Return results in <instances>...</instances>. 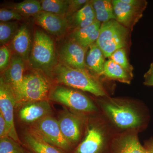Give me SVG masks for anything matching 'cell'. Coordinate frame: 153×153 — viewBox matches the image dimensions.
<instances>
[{"label": "cell", "instance_id": "cell-1", "mask_svg": "<svg viewBox=\"0 0 153 153\" xmlns=\"http://www.w3.org/2000/svg\"><path fill=\"white\" fill-rule=\"evenodd\" d=\"M53 71L58 83L87 91L96 96L102 97L106 94L100 82L86 69L72 68L60 63L56 65Z\"/></svg>", "mask_w": 153, "mask_h": 153}, {"label": "cell", "instance_id": "cell-2", "mask_svg": "<svg viewBox=\"0 0 153 153\" xmlns=\"http://www.w3.org/2000/svg\"><path fill=\"white\" fill-rule=\"evenodd\" d=\"M28 61L32 68L46 72L57 65L54 42L42 30L35 31Z\"/></svg>", "mask_w": 153, "mask_h": 153}, {"label": "cell", "instance_id": "cell-3", "mask_svg": "<svg viewBox=\"0 0 153 153\" xmlns=\"http://www.w3.org/2000/svg\"><path fill=\"white\" fill-rule=\"evenodd\" d=\"M129 31L116 20L102 23L96 43L105 57L109 58L115 51L126 47Z\"/></svg>", "mask_w": 153, "mask_h": 153}, {"label": "cell", "instance_id": "cell-4", "mask_svg": "<svg viewBox=\"0 0 153 153\" xmlns=\"http://www.w3.org/2000/svg\"><path fill=\"white\" fill-rule=\"evenodd\" d=\"M49 91V83L44 76L38 73L27 74L16 96L17 104L45 100Z\"/></svg>", "mask_w": 153, "mask_h": 153}, {"label": "cell", "instance_id": "cell-5", "mask_svg": "<svg viewBox=\"0 0 153 153\" xmlns=\"http://www.w3.org/2000/svg\"><path fill=\"white\" fill-rule=\"evenodd\" d=\"M31 133L50 144L64 151H68L71 144L63 136L58 120L52 116H47L33 123Z\"/></svg>", "mask_w": 153, "mask_h": 153}, {"label": "cell", "instance_id": "cell-6", "mask_svg": "<svg viewBox=\"0 0 153 153\" xmlns=\"http://www.w3.org/2000/svg\"><path fill=\"white\" fill-rule=\"evenodd\" d=\"M49 99L77 111L91 112L96 110L93 102L85 94L62 85L56 86L51 91Z\"/></svg>", "mask_w": 153, "mask_h": 153}, {"label": "cell", "instance_id": "cell-7", "mask_svg": "<svg viewBox=\"0 0 153 153\" xmlns=\"http://www.w3.org/2000/svg\"><path fill=\"white\" fill-rule=\"evenodd\" d=\"M116 20L131 31L143 16L147 2L141 0H113Z\"/></svg>", "mask_w": 153, "mask_h": 153}, {"label": "cell", "instance_id": "cell-8", "mask_svg": "<svg viewBox=\"0 0 153 153\" xmlns=\"http://www.w3.org/2000/svg\"><path fill=\"white\" fill-rule=\"evenodd\" d=\"M102 107L115 124L120 128H134L141 124L139 115L127 105L111 99L105 102Z\"/></svg>", "mask_w": 153, "mask_h": 153}, {"label": "cell", "instance_id": "cell-9", "mask_svg": "<svg viewBox=\"0 0 153 153\" xmlns=\"http://www.w3.org/2000/svg\"><path fill=\"white\" fill-rule=\"evenodd\" d=\"M17 100L11 85L1 76L0 79V113L8 127L9 137L19 142L14 120V108Z\"/></svg>", "mask_w": 153, "mask_h": 153}, {"label": "cell", "instance_id": "cell-10", "mask_svg": "<svg viewBox=\"0 0 153 153\" xmlns=\"http://www.w3.org/2000/svg\"><path fill=\"white\" fill-rule=\"evenodd\" d=\"M86 49L72 39L65 41L58 52L61 63L72 68L85 69Z\"/></svg>", "mask_w": 153, "mask_h": 153}, {"label": "cell", "instance_id": "cell-11", "mask_svg": "<svg viewBox=\"0 0 153 153\" xmlns=\"http://www.w3.org/2000/svg\"><path fill=\"white\" fill-rule=\"evenodd\" d=\"M35 22L48 33L57 36L63 35L69 26L64 16L42 11L34 16Z\"/></svg>", "mask_w": 153, "mask_h": 153}, {"label": "cell", "instance_id": "cell-12", "mask_svg": "<svg viewBox=\"0 0 153 153\" xmlns=\"http://www.w3.org/2000/svg\"><path fill=\"white\" fill-rule=\"evenodd\" d=\"M52 112L49 102L47 100L25 103L19 111L21 120L25 123H34Z\"/></svg>", "mask_w": 153, "mask_h": 153}, {"label": "cell", "instance_id": "cell-13", "mask_svg": "<svg viewBox=\"0 0 153 153\" xmlns=\"http://www.w3.org/2000/svg\"><path fill=\"white\" fill-rule=\"evenodd\" d=\"M57 120L64 137L71 144L77 143L81 135V124L78 118L65 110L60 114Z\"/></svg>", "mask_w": 153, "mask_h": 153}, {"label": "cell", "instance_id": "cell-14", "mask_svg": "<svg viewBox=\"0 0 153 153\" xmlns=\"http://www.w3.org/2000/svg\"><path fill=\"white\" fill-rule=\"evenodd\" d=\"M24 70V60L16 54L11 57L9 66L2 76L5 81L11 85L15 96L19 92L22 85L25 76Z\"/></svg>", "mask_w": 153, "mask_h": 153}, {"label": "cell", "instance_id": "cell-15", "mask_svg": "<svg viewBox=\"0 0 153 153\" xmlns=\"http://www.w3.org/2000/svg\"><path fill=\"white\" fill-rule=\"evenodd\" d=\"M104 143V135L101 129L92 126L88 128L85 138L74 153H101Z\"/></svg>", "mask_w": 153, "mask_h": 153}, {"label": "cell", "instance_id": "cell-16", "mask_svg": "<svg viewBox=\"0 0 153 153\" xmlns=\"http://www.w3.org/2000/svg\"><path fill=\"white\" fill-rule=\"evenodd\" d=\"M12 47L17 54L24 60H29L32 44L30 29L27 25H22L12 41Z\"/></svg>", "mask_w": 153, "mask_h": 153}, {"label": "cell", "instance_id": "cell-17", "mask_svg": "<svg viewBox=\"0 0 153 153\" xmlns=\"http://www.w3.org/2000/svg\"><path fill=\"white\" fill-rule=\"evenodd\" d=\"M101 23L97 20L85 27L75 29L70 35L71 39L87 49L98 39Z\"/></svg>", "mask_w": 153, "mask_h": 153}, {"label": "cell", "instance_id": "cell-18", "mask_svg": "<svg viewBox=\"0 0 153 153\" xmlns=\"http://www.w3.org/2000/svg\"><path fill=\"white\" fill-rule=\"evenodd\" d=\"M85 55L86 66L97 75H103L105 57L101 49L96 42L90 45Z\"/></svg>", "mask_w": 153, "mask_h": 153}, {"label": "cell", "instance_id": "cell-19", "mask_svg": "<svg viewBox=\"0 0 153 153\" xmlns=\"http://www.w3.org/2000/svg\"><path fill=\"white\" fill-rule=\"evenodd\" d=\"M96 20L95 13L90 1L68 19L69 23L70 22L71 26L75 29L89 26L95 22Z\"/></svg>", "mask_w": 153, "mask_h": 153}, {"label": "cell", "instance_id": "cell-20", "mask_svg": "<svg viewBox=\"0 0 153 153\" xmlns=\"http://www.w3.org/2000/svg\"><path fill=\"white\" fill-rule=\"evenodd\" d=\"M102 75H104L108 79L127 84L131 83L133 77V74H131L121 66L109 59L105 62Z\"/></svg>", "mask_w": 153, "mask_h": 153}, {"label": "cell", "instance_id": "cell-21", "mask_svg": "<svg viewBox=\"0 0 153 153\" xmlns=\"http://www.w3.org/2000/svg\"><path fill=\"white\" fill-rule=\"evenodd\" d=\"M90 3L95 13L96 19L102 23L116 20L112 1L92 0Z\"/></svg>", "mask_w": 153, "mask_h": 153}, {"label": "cell", "instance_id": "cell-22", "mask_svg": "<svg viewBox=\"0 0 153 153\" xmlns=\"http://www.w3.org/2000/svg\"><path fill=\"white\" fill-rule=\"evenodd\" d=\"M25 143L35 153H62L56 147L30 132L25 137Z\"/></svg>", "mask_w": 153, "mask_h": 153}, {"label": "cell", "instance_id": "cell-23", "mask_svg": "<svg viewBox=\"0 0 153 153\" xmlns=\"http://www.w3.org/2000/svg\"><path fill=\"white\" fill-rule=\"evenodd\" d=\"M114 153H146V151L135 136L129 135L119 141Z\"/></svg>", "mask_w": 153, "mask_h": 153}, {"label": "cell", "instance_id": "cell-24", "mask_svg": "<svg viewBox=\"0 0 153 153\" xmlns=\"http://www.w3.org/2000/svg\"><path fill=\"white\" fill-rule=\"evenodd\" d=\"M40 1L43 11L66 17L68 0H42Z\"/></svg>", "mask_w": 153, "mask_h": 153}, {"label": "cell", "instance_id": "cell-25", "mask_svg": "<svg viewBox=\"0 0 153 153\" xmlns=\"http://www.w3.org/2000/svg\"><path fill=\"white\" fill-rule=\"evenodd\" d=\"M13 10L21 15L34 16L43 11L41 1L37 0H25L15 4Z\"/></svg>", "mask_w": 153, "mask_h": 153}, {"label": "cell", "instance_id": "cell-26", "mask_svg": "<svg viewBox=\"0 0 153 153\" xmlns=\"http://www.w3.org/2000/svg\"><path fill=\"white\" fill-rule=\"evenodd\" d=\"M18 24L15 22H1L0 23V43L4 45L13 39L19 30Z\"/></svg>", "mask_w": 153, "mask_h": 153}, {"label": "cell", "instance_id": "cell-27", "mask_svg": "<svg viewBox=\"0 0 153 153\" xmlns=\"http://www.w3.org/2000/svg\"><path fill=\"white\" fill-rule=\"evenodd\" d=\"M0 153H26L19 142L6 137L0 140Z\"/></svg>", "mask_w": 153, "mask_h": 153}, {"label": "cell", "instance_id": "cell-28", "mask_svg": "<svg viewBox=\"0 0 153 153\" xmlns=\"http://www.w3.org/2000/svg\"><path fill=\"white\" fill-rule=\"evenodd\" d=\"M109 58L121 66L129 73L133 74V67L128 62L125 48H121L115 51Z\"/></svg>", "mask_w": 153, "mask_h": 153}, {"label": "cell", "instance_id": "cell-29", "mask_svg": "<svg viewBox=\"0 0 153 153\" xmlns=\"http://www.w3.org/2000/svg\"><path fill=\"white\" fill-rule=\"evenodd\" d=\"M22 15L13 9L1 8L0 10L1 22H9L11 20L19 21L22 20Z\"/></svg>", "mask_w": 153, "mask_h": 153}, {"label": "cell", "instance_id": "cell-30", "mask_svg": "<svg viewBox=\"0 0 153 153\" xmlns=\"http://www.w3.org/2000/svg\"><path fill=\"white\" fill-rule=\"evenodd\" d=\"M68 7L66 17L67 19L72 16L76 12L79 11L89 1L87 0H68Z\"/></svg>", "mask_w": 153, "mask_h": 153}, {"label": "cell", "instance_id": "cell-31", "mask_svg": "<svg viewBox=\"0 0 153 153\" xmlns=\"http://www.w3.org/2000/svg\"><path fill=\"white\" fill-rule=\"evenodd\" d=\"M10 50L5 45H3L0 48V69L1 72H4L7 68L10 60Z\"/></svg>", "mask_w": 153, "mask_h": 153}, {"label": "cell", "instance_id": "cell-32", "mask_svg": "<svg viewBox=\"0 0 153 153\" xmlns=\"http://www.w3.org/2000/svg\"><path fill=\"white\" fill-rule=\"evenodd\" d=\"M8 127L2 114L0 113V137H9Z\"/></svg>", "mask_w": 153, "mask_h": 153}, {"label": "cell", "instance_id": "cell-33", "mask_svg": "<svg viewBox=\"0 0 153 153\" xmlns=\"http://www.w3.org/2000/svg\"><path fill=\"white\" fill-rule=\"evenodd\" d=\"M144 84L147 86H153V71L149 70L145 74Z\"/></svg>", "mask_w": 153, "mask_h": 153}, {"label": "cell", "instance_id": "cell-34", "mask_svg": "<svg viewBox=\"0 0 153 153\" xmlns=\"http://www.w3.org/2000/svg\"><path fill=\"white\" fill-rule=\"evenodd\" d=\"M146 153H153V146H152L146 149Z\"/></svg>", "mask_w": 153, "mask_h": 153}, {"label": "cell", "instance_id": "cell-35", "mask_svg": "<svg viewBox=\"0 0 153 153\" xmlns=\"http://www.w3.org/2000/svg\"><path fill=\"white\" fill-rule=\"evenodd\" d=\"M149 70H152V71H153V63L151 64L150 68Z\"/></svg>", "mask_w": 153, "mask_h": 153}, {"label": "cell", "instance_id": "cell-36", "mask_svg": "<svg viewBox=\"0 0 153 153\" xmlns=\"http://www.w3.org/2000/svg\"></svg>", "mask_w": 153, "mask_h": 153}]
</instances>
